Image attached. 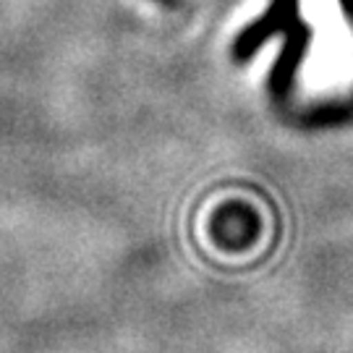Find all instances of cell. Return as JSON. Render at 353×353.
<instances>
[{
	"instance_id": "1",
	"label": "cell",
	"mask_w": 353,
	"mask_h": 353,
	"mask_svg": "<svg viewBox=\"0 0 353 353\" xmlns=\"http://www.w3.org/2000/svg\"><path fill=\"white\" fill-rule=\"evenodd\" d=\"M293 8H296V0H278L259 24L243 32V37L236 42V55H239V58H246L249 52L256 50V48L265 42L267 34H272V32L280 29L283 24L296 21V19H293Z\"/></svg>"
}]
</instances>
